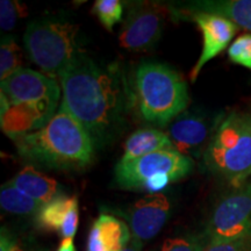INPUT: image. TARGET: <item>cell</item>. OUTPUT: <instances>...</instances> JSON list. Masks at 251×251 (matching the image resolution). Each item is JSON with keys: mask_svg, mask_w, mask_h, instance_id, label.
Listing matches in <instances>:
<instances>
[{"mask_svg": "<svg viewBox=\"0 0 251 251\" xmlns=\"http://www.w3.org/2000/svg\"><path fill=\"white\" fill-rule=\"evenodd\" d=\"M62 103L87 131L96 149L124 129L128 96L118 69L101 67L78 52L58 77Z\"/></svg>", "mask_w": 251, "mask_h": 251, "instance_id": "cell-1", "label": "cell"}, {"mask_svg": "<svg viewBox=\"0 0 251 251\" xmlns=\"http://www.w3.org/2000/svg\"><path fill=\"white\" fill-rule=\"evenodd\" d=\"M61 89L42 72L21 68L0 84V125L9 137L41 129L57 113Z\"/></svg>", "mask_w": 251, "mask_h": 251, "instance_id": "cell-2", "label": "cell"}, {"mask_svg": "<svg viewBox=\"0 0 251 251\" xmlns=\"http://www.w3.org/2000/svg\"><path fill=\"white\" fill-rule=\"evenodd\" d=\"M13 140L21 157L58 170L85 169L96 151L90 135L62 102L45 127Z\"/></svg>", "mask_w": 251, "mask_h": 251, "instance_id": "cell-3", "label": "cell"}, {"mask_svg": "<svg viewBox=\"0 0 251 251\" xmlns=\"http://www.w3.org/2000/svg\"><path fill=\"white\" fill-rule=\"evenodd\" d=\"M135 87L142 118L159 127H165L186 111L190 102L186 81L163 63H142L136 70Z\"/></svg>", "mask_w": 251, "mask_h": 251, "instance_id": "cell-4", "label": "cell"}, {"mask_svg": "<svg viewBox=\"0 0 251 251\" xmlns=\"http://www.w3.org/2000/svg\"><path fill=\"white\" fill-rule=\"evenodd\" d=\"M208 170L235 187L251 176V115L225 117L202 155Z\"/></svg>", "mask_w": 251, "mask_h": 251, "instance_id": "cell-5", "label": "cell"}, {"mask_svg": "<svg viewBox=\"0 0 251 251\" xmlns=\"http://www.w3.org/2000/svg\"><path fill=\"white\" fill-rule=\"evenodd\" d=\"M193 159L177 150H163L115 166V181L125 190L161 193L169 185L186 177L193 170Z\"/></svg>", "mask_w": 251, "mask_h": 251, "instance_id": "cell-6", "label": "cell"}, {"mask_svg": "<svg viewBox=\"0 0 251 251\" xmlns=\"http://www.w3.org/2000/svg\"><path fill=\"white\" fill-rule=\"evenodd\" d=\"M78 30V25L64 21H35L28 25L24 43L31 62L47 76L57 79L79 52Z\"/></svg>", "mask_w": 251, "mask_h": 251, "instance_id": "cell-7", "label": "cell"}, {"mask_svg": "<svg viewBox=\"0 0 251 251\" xmlns=\"http://www.w3.org/2000/svg\"><path fill=\"white\" fill-rule=\"evenodd\" d=\"M203 234L208 243L251 237V183L236 187L220 200Z\"/></svg>", "mask_w": 251, "mask_h": 251, "instance_id": "cell-8", "label": "cell"}, {"mask_svg": "<svg viewBox=\"0 0 251 251\" xmlns=\"http://www.w3.org/2000/svg\"><path fill=\"white\" fill-rule=\"evenodd\" d=\"M166 14L164 6L156 2H135L128 9L122 25L120 46L131 51L151 48L162 36Z\"/></svg>", "mask_w": 251, "mask_h": 251, "instance_id": "cell-9", "label": "cell"}, {"mask_svg": "<svg viewBox=\"0 0 251 251\" xmlns=\"http://www.w3.org/2000/svg\"><path fill=\"white\" fill-rule=\"evenodd\" d=\"M224 119L221 115L209 117L185 111L169 124L166 134L178 152L191 158L199 157L206 151Z\"/></svg>", "mask_w": 251, "mask_h": 251, "instance_id": "cell-10", "label": "cell"}, {"mask_svg": "<svg viewBox=\"0 0 251 251\" xmlns=\"http://www.w3.org/2000/svg\"><path fill=\"white\" fill-rule=\"evenodd\" d=\"M176 15H179L180 18L183 15H188L197 24L202 34V51L190 75L191 80L196 81L205 64L229 46L238 27L228 19L205 12L178 13Z\"/></svg>", "mask_w": 251, "mask_h": 251, "instance_id": "cell-11", "label": "cell"}, {"mask_svg": "<svg viewBox=\"0 0 251 251\" xmlns=\"http://www.w3.org/2000/svg\"><path fill=\"white\" fill-rule=\"evenodd\" d=\"M170 211V200L163 193L148 194L140 199L128 212L131 235L142 242L151 240L166 224Z\"/></svg>", "mask_w": 251, "mask_h": 251, "instance_id": "cell-12", "label": "cell"}, {"mask_svg": "<svg viewBox=\"0 0 251 251\" xmlns=\"http://www.w3.org/2000/svg\"><path fill=\"white\" fill-rule=\"evenodd\" d=\"M79 222V203L76 196L58 193L49 202L41 207L36 215V224L41 229L56 231L59 236L74 240Z\"/></svg>", "mask_w": 251, "mask_h": 251, "instance_id": "cell-13", "label": "cell"}, {"mask_svg": "<svg viewBox=\"0 0 251 251\" xmlns=\"http://www.w3.org/2000/svg\"><path fill=\"white\" fill-rule=\"evenodd\" d=\"M129 226L109 214H100L91 227L86 251H122L130 243Z\"/></svg>", "mask_w": 251, "mask_h": 251, "instance_id": "cell-14", "label": "cell"}, {"mask_svg": "<svg viewBox=\"0 0 251 251\" xmlns=\"http://www.w3.org/2000/svg\"><path fill=\"white\" fill-rule=\"evenodd\" d=\"M194 12L220 15L251 31V0H200L175 6V14Z\"/></svg>", "mask_w": 251, "mask_h": 251, "instance_id": "cell-15", "label": "cell"}, {"mask_svg": "<svg viewBox=\"0 0 251 251\" xmlns=\"http://www.w3.org/2000/svg\"><path fill=\"white\" fill-rule=\"evenodd\" d=\"M172 149H175L174 144L168 134L155 128H143L134 131L126 141L120 161L128 162L149 153Z\"/></svg>", "mask_w": 251, "mask_h": 251, "instance_id": "cell-16", "label": "cell"}, {"mask_svg": "<svg viewBox=\"0 0 251 251\" xmlns=\"http://www.w3.org/2000/svg\"><path fill=\"white\" fill-rule=\"evenodd\" d=\"M11 181L21 192L33 198L42 205L49 202L58 194L57 181L54 178H50L37 171L31 165L24 168Z\"/></svg>", "mask_w": 251, "mask_h": 251, "instance_id": "cell-17", "label": "cell"}, {"mask_svg": "<svg viewBox=\"0 0 251 251\" xmlns=\"http://www.w3.org/2000/svg\"><path fill=\"white\" fill-rule=\"evenodd\" d=\"M0 205L5 212L17 215H31L39 213L43 205L27 194L21 192L12 184H4L0 188Z\"/></svg>", "mask_w": 251, "mask_h": 251, "instance_id": "cell-18", "label": "cell"}, {"mask_svg": "<svg viewBox=\"0 0 251 251\" xmlns=\"http://www.w3.org/2000/svg\"><path fill=\"white\" fill-rule=\"evenodd\" d=\"M23 52L13 36H5L0 46V80L4 81L21 69Z\"/></svg>", "mask_w": 251, "mask_h": 251, "instance_id": "cell-19", "label": "cell"}, {"mask_svg": "<svg viewBox=\"0 0 251 251\" xmlns=\"http://www.w3.org/2000/svg\"><path fill=\"white\" fill-rule=\"evenodd\" d=\"M208 241L202 235H186L166 238L164 242L159 244L151 251H205Z\"/></svg>", "mask_w": 251, "mask_h": 251, "instance_id": "cell-20", "label": "cell"}, {"mask_svg": "<svg viewBox=\"0 0 251 251\" xmlns=\"http://www.w3.org/2000/svg\"><path fill=\"white\" fill-rule=\"evenodd\" d=\"M92 12L106 29L112 30L114 25L121 20L124 7L119 0H97Z\"/></svg>", "mask_w": 251, "mask_h": 251, "instance_id": "cell-21", "label": "cell"}, {"mask_svg": "<svg viewBox=\"0 0 251 251\" xmlns=\"http://www.w3.org/2000/svg\"><path fill=\"white\" fill-rule=\"evenodd\" d=\"M228 57L235 64L251 70V34H243L231 43L228 49Z\"/></svg>", "mask_w": 251, "mask_h": 251, "instance_id": "cell-22", "label": "cell"}, {"mask_svg": "<svg viewBox=\"0 0 251 251\" xmlns=\"http://www.w3.org/2000/svg\"><path fill=\"white\" fill-rule=\"evenodd\" d=\"M24 7L18 1L1 0L0 1V27L2 30H12L17 25L18 19L23 17Z\"/></svg>", "mask_w": 251, "mask_h": 251, "instance_id": "cell-23", "label": "cell"}, {"mask_svg": "<svg viewBox=\"0 0 251 251\" xmlns=\"http://www.w3.org/2000/svg\"><path fill=\"white\" fill-rule=\"evenodd\" d=\"M205 251H251V237L228 242L208 243Z\"/></svg>", "mask_w": 251, "mask_h": 251, "instance_id": "cell-24", "label": "cell"}, {"mask_svg": "<svg viewBox=\"0 0 251 251\" xmlns=\"http://www.w3.org/2000/svg\"><path fill=\"white\" fill-rule=\"evenodd\" d=\"M18 240L6 228H1L0 235V251H14L18 247Z\"/></svg>", "mask_w": 251, "mask_h": 251, "instance_id": "cell-25", "label": "cell"}, {"mask_svg": "<svg viewBox=\"0 0 251 251\" xmlns=\"http://www.w3.org/2000/svg\"><path fill=\"white\" fill-rule=\"evenodd\" d=\"M142 247H143L142 241L133 236L131 237L130 243L128 244V247L125 248L122 251H142Z\"/></svg>", "mask_w": 251, "mask_h": 251, "instance_id": "cell-26", "label": "cell"}, {"mask_svg": "<svg viewBox=\"0 0 251 251\" xmlns=\"http://www.w3.org/2000/svg\"><path fill=\"white\" fill-rule=\"evenodd\" d=\"M56 251H77V250L74 244V240H71V238H65V240H62L58 249Z\"/></svg>", "mask_w": 251, "mask_h": 251, "instance_id": "cell-27", "label": "cell"}, {"mask_svg": "<svg viewBox=\"0 0 251 251\" xmlns=\"http://www.w3.org/2000/svg\"><path fill=\"white\" fill-rule=\"evenodd\" d=\"M14 251H34V250H28V249H25V248L21 247L20 244H18V247L15 248Z\"/></svg>", "mask_w": 251, "mask_h": 251, "instance_id": "cell-28", "label": "cell"}]
</instances>
